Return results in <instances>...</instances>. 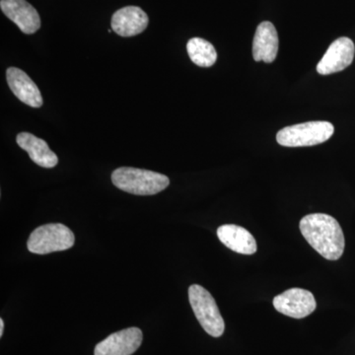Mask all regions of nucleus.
Masks as SVG:
<instances>
[{"label":"nucleus","instance_id":"nucleus-11","mask_svg":"<svg viewBox=\"0 0 355 355\" xmlns=\"http://www.w3.org/2000/svg\"><path fill=\"white\" fill-rule=\"evenodd\" d=\"M6 80L13 94L21 102L32 108L42 107L43 97H42L38 86L23 70L17 69V67H9L6 71Z\"/></svg>","mask_w":355,"mask_h":355},{"label":"nucleus","instance_id":"nucleus-12","mask_svg":"<svg viewBox=\"0 0 355 355\" xmlns=\"http://www.w3.org/2000/svg\"><path fill=\"white\" fill-rule=\"evenodd\" d=\"M279 53V35L272 23L265 21L257 28L253 41V57L256 62H275Z\"/></svg>","mask_w":355,"mask_h":355},{"label":"nucleus","instance_id":"nucleus-2","mask_svg":"<svg viewBox=\"0 0 355 355\" xmlns=\"http://www.w3.org/2000/svg\"><path fill=\"white\" fill-rule=\"evenodd\" d=\"M116 188L137 196H153L164 191L170 184L169 178L149 170L121 167L112 174Z\"/></svg>","mask_w":355,"mask_h":355},{"label":"nucleus","instance_id":"nucleus-6","mask_svg":"<svg viewBox=\"0 0 355 355\" xmlns=\"http://www.w3.org/2000/svg\"><path fill=\"white\" fill-rule=\"evenodd\" d=\"M273 306L286 316L303 319L316 310L317 303L312 292L302 288H291L273 298Z\"/></svg>","mask_w":355,"mask_h":355},{"label":"nucleus","instance_id":"nucleus-10","mask_svg":"<svg viewBox=\"0 0 355 355\" xmlns=\"http://www.w3.org/2000/svg\"><path fill=\"white\" fill-rule=\"evenodd\" d=\"M148 22V16L140 7L127 6L114 13L111 25L113 31L119 36L128 38L141 34Z\"/></svg>","mask_w":355,"mask_h":355},{"label":"nucleus","instance_id":"nucleus-9","mask_svg":"<svg viewBox=\"0 0 355 355\" xmlns=\"http://www.w3.org/2000/svg\"><path fill=\"white\" fill-rule=\"evenodd\" d=\"M0 8L24 34H34L41 27L38 11L26 0H1Z\"/></svg>","mask_w":355,"mask_h":355},{"label":"nucleus","instance_id":"nucleus-13","mask_svg":"<svg viewBox=\"0 0 355 355\" xmlns=\"http://www.w3.org/2000/svg\"><path fill=\"white\" fill-rule=\"evenodd\" d=\"M217 236L221 243L236 253L254 254L258 250L254 236L241 226L225 224L217 229Z\"/></svg>","mask_w":355,"mask_h":355},{"label":"nucleus","instance_id":"nucleus-14","mask_svg":"<svg viewBox=\"0 0 355 355\" xmlns=\"http://www.w3.org/2000/svg\"><path fill=\"white\" fill-rule=\"evenodd\" d=\"M17 144L29 154L33 162L44 168H53L58 165L57 154L49 147L44 139L29 132H20L17 135Z\"/></svg>","mask_w":355,"mask_h":355},{"label":"nucleus","instance_id":"nucleus-4","mask_svg":"<svg viewBox=\"0 0 355 355\" xmlns=\"http://www.w3.org/2000/svg\"><path fill=\"white\" fill-rule=\"evenodd\" d=\"M189 300L203 330L214 338L223 335L225 324L211 294L205 287L193 284L189 288Z\"/></svg>","mask_w":355,"mask_h":355},{"label":"nucleus","instance_id":"nucleus-1","mask_svg":"<svg viewBox=\"0 0 355 355\" xmlns=\"http://www.w3.org/2000/svg\"><path fill=\"white\" fill-rule=\"evenodd\" d=\"M301 233L313 249L329 261H336L343 256L345 240L340 223L333 216L313 214L301 219Z\"/></svg>","mask_w":355,"mask_h":355},{"label":"nucleus","instance_id":"nucleus-8","mask_svg":"<svg viewBox=\"0 0 355 355\" xmlns=\"http://www.w3.org/2000/svg\"><path fill=\"white\" fill-rule=\"evenodd\" d=\"M142 338L139 328L116 331L96 345L94 355H132L139 349Z\"/></svg>","mask_w":355,"mask_h":355},{"label":"nucleus","instance_id":"nucleus-15","mask_svg":"<svg viewBox=\"0 0 355 355\" xmlns=\"http://www.w3.org/2000/svg\"><path fill=\"white\" fill-rule=\"evenodd\" d=\"M189 57L193 64L200 67H210L216 62L217 53L207 40L193 38L187 44Z\"/></svg>","mask_w":355,"mask_h":355},{"label":"nucleus","instance_id":"nucleus-7","mask_svg":"<svg viewBox=\"0 0 355 355\" xmlns=\"http://www.w3.org/2000/svg\"><path fill=\"white\" fill-rule=\"evenodd\" d=\"M354 53L355 46L352 40L347 37L336 39L329 46L323 58L318 64V73L329 76V74L342 71L352 64Z\"/></svg>","mask_w":355,"mask_h":355},{"label":"nucleus","instance_id":"nucleus-16","mask_svg":"<svg viewBox=\"0 0 355 355\" xmlns=\"http://www.w3.org/2000/svg\"><path fill=\"white\" fill-rule=\"evenodd\" d=\"M4 331V322L3 320L0 319V336H3Z\"/></svg>","mask_w":355,"mask_h":355},{"label":"nucleus","instance_id":"nucleus-3","mask_svg":"<svg viewBox=\"0 0 355 355\" xmlns=\"http://www.w3.org/2000/svg\"><path fill=\"white\" fill-rule=\"evenodd\" d=\"M335 128L329 121H308L279 130L277 141L286 147L313 146L330 139Z\"/></svg>","mask_w":355,"mask_h":355},{"label":"nucleus","instance_id":"nucleus-5","mask_svg":"<svg viewBox=\"0 0 355 355\" xmlns=\"http://www.w3.org/2000/svg\"><path fill=\"white\" fill-rule=\"evenodd\" d=\"M74 242L73 232L67 226L51 223L35 229L28 240L27 247L33 254H46L69 250Z\"/></svg>","mask_w":355,"mask_h":355}]
</instances>
